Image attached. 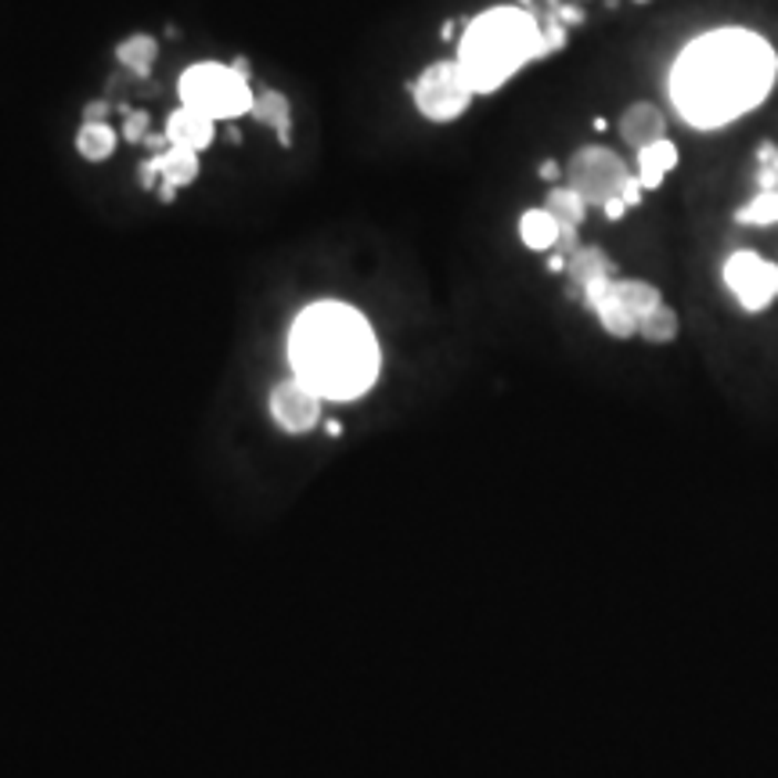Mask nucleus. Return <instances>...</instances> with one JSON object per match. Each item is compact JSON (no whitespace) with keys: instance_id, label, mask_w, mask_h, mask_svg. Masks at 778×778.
Wrapping results in <instances>:
<instances>
[{"instance_id":"2f4dec72","label":"nucleus","mask_w":778,"mask_h":778,"mask_svg":"<svg viewBox=\"0 0 778 778\" xmlns=\"http://www.w3.org/2000/svg\"><path fill=\"white\" fill-rule=\"evenodd\" d=\"M515 4H519V8H526V11H530V8H533V0H515Z\"/></svg>"},{"instance_id":"a878e982","label":"nucleus","mask_w":778,"mask_h":778,"mask_svg":"<svg viewBox=\"0 0 778 778\" xmlns=\"http://www.w3.org/2000/svg\"><path fill=\"white\" fill-rule=\"evenodd\" d=\"M109 112H112L109 101H91V105L83 109V123H109Z\"/></svg>"},{"instance_id":"412c9836","label":"nucleus","mask_w":778,"mask_h":778,"mask_svg":"<svg viewBox=\"0 0 778 778\" xmlns=\"http://www.w3.org/2000/svg\"><path fill=\"white\" fill-rule=\"evenodd\" d=\"M638 336H642L645 342H656V346L670 342V339L677 336V314L667 307V303H663V307H656L648 317H642Z\"/></svg>"},{"instance_id":"393cba45","label":"nucleus","mask_w":778,"mask_h":778,"mask_svg":"<svg viewBox=\"0 0 778 778\" xmlns=\"http://www.w3.org/2000/svg\"><path fill=\"white\" fill-rule=\"evenodd\" d=\"M642 181H638V173H631V181L624 184V192H620V198L627 202V209H634V206H642Z\"/></svg>"},{"instance_id":"a211bd4d","label":"nucleus","mask_w":778,"mask_h":778,"mask_svg":"<svg viewBox=\"0 0 778 778\" xmlns=\"http://www.w3.org/2000/svg\"><path fill=\"white\" fill-rule=\"evenodd\" d=\"M610 288H613V285H610ZM595 317H598V325H602L605 331H610V336H616V339L638 336V317H634L613 293H605V299L595 307Z\"/></svg>"},{"instance_id":"6e6552de","label":"nucleus","mask_w":778,"mask_h":778,"mask_svg":"<svg viewBox=\"0 0 778 778\" xmlns=\"http://www.w3.org/2000/svg\"><path fill=\"white\" fill-rule=\"evenodd\" d=\"M270 414L285 432H310L321 418V397L293 375L270 389Z\"/></svg>"},{"instance_id":"f3484780","label":"nucleus","mask_w":778,"mask_h":778,"mask_svg":"<svg viewBox=\"0 0 778 778\" xmlns=\"http://www.w3.org/2000/svg\"><path fill=\"white\" fill-rule=\"evenodd\" d=\"M155 54H158V43H155V37H149V33L126 37V40L120 43V48H115V58H120V65L134 72V76H149Z\"/></svg>"},{"instance_id":"f257e3e1","label":"nucleus","mask_w":778,"mask_h":778,"mask_svg":"<svg viewBox=\"0 0 778 778\" xmlns=\"http://www.w3.org/2000/svg\"><path fill=\"white\" fill-rule=\"evenodd\" d=\"M778 72L771 43L746 29H717L692 40L674 62L670 98L682 120L714 130L768 98Z\"/></svg>"},{"instance_id":"6ab92c4d","label":"nucleus","mask_w":778,"mask_h":778,"mask_svg":"<svg viewBox=\"0 0 778 778\" xmlns=\"http://www.w3.org/2000/svg\"><path fill=\"white\" fill-rule=\"evenodd\" d=\"M76 152L86 163H105L115 152V130L109 123H83V130L76 134Z\"/></svg>"},{"instance_id":"2eb2a0df","label":"nucleus","mask_w":778,"mask_h":778,"mask_svg":"<svg viewBox=\"0 0 778 778\" xmlns=\"http://www.w3.org/2000/svg\"><path fill=\"white\" fill-rule=\"evenodd\" d=\"M559 221L544 206L541 209H526L523 221H519V235H523V245L526 249H538V253H547L559 245Z\"/></svg>"},{"instance_id":"9d476101","label":"nucleus","mask_w":778,"mask_h":778,"mask_svg":"<svg viewBox=\"0 0 778 778\" xmlns=\"http://www.w3.org/2000/svg\"><path fill=\"white\" fill-rule=\"evenodd\" d=\"M213 130H216V123L209 120V115H202L195 109H184L181 105L166 120V141L177 144V149L202 152V149H209V144H213Z\"/></svg>"},{"instance_id":"4be33fe9","label":"nucleus","mask_w":778,"mask_h":778,"mask_svg":"<svg viewBox=\"0 0 778 778\" xmlns=\"http://www.w3.org/2000/svg\"><path fill=\"white\" fill-rule=\"evenodd\" d=\"M778 166V155L771 158ZM735 221L739 224H778V192H760L749 206H743L735 213Z\"/></svg>"},{"instance_id":"7ed1b4c3","label":"nucleus","mask_w":778,"mask_h":778,"mask_svg":"<svg viewBox=\"0 0 778 778\" xmlns=\"http://www.w3.org/2000/svg\"><path fill=\"white\" fill-rule=\"evenodd\" d=\"M544 29L541 19L526 8H490L469 22L458 48V65L475 94H490L530 65L533 58H544Z\"/></svg>"},{"instance_id":"ddd939ff","label":"nucleus","mask_w":778,"mask_h":778,"mask_svg":"<svg viewBox=\"0 0 778 778\" xmlns=\"http://www.w3.org/2000/svg\"><path fill=\"white\" fill-rule=\"evenodd\" d=\"M677 166V149H674V141H656V144H648V149L638 152V181L645 192H653V187H659L663 181H667V173Z\"/></svg>"},{"instance_id":"aec40b11","label":"nucleus","mask_w":778,"mask_h":778,"mask_svg":"<svg viewBox=\"0 0 778 778\" xmlns=\"http://www.w3.org/2000/svg\"><path fill=\"white\" fill-rule=\"evenodd\" d=\"M544 209L555 216L559 227H581L584 213H587V202H584V198L576 195L573 187L566 184V187H552V192H547Z\"/></svg>"},{"instance_id":"473e14b6","label":"nucleus","mask_w":778,"mask_h":778,"mask_svg":"<svg viewBox=\"0 0 778 778\" xmlns=\"http://www.w3.org/2000/svg\"><path fill=\"white\" fill-rule=\"evenodd\" d=\"M634 4H648V0H634Z\"/></svg>"},{"instance_id":"39448f33","label":"nucleus","mask_w":778,"mask_h":778,"mask_svg":"<svg viewBox=\"0 0 778 778\" xmlns=\"http://www.w3.org/2000/svg\"><path fill=\"white\" fill-rule=\"evenodd\" d=\"M627 181H631L627 163L613 149H602V144H587V149L576 152L566 166V184L587 202V206H598V209L624 192Z\"/></svg>"},{"instance_id":"7c9ffc66","label":"nucleus","mask_w":778,"mask_h":778,"mask_svg":"<svg viewBox=\"0 0 778 778\" xmlns=\"http://www.w3.org/2000/svg\"><path fill=\"white\" fill-rule=\"evenodd\" d=\"M173 195H177V187H173V184H163V187H158V198H163V202H173Z\"/></svg>"},{"instance_id":"5701e85b","label":"nucleus","mask_w":778,"mask_h":778,"mask_svg":"<svg viewBox=\"0 0 778 778\" xmlns=\"http://www.w3.org/2000/svg\"><path fill=\"white\" fill-rule=\"evenodd\" d=\"M541 29H544V43H547V51H559L562 43H566V22L559 19L555 8H547V14L541 19Z\"/></svg>"},{"instance_id":"c85d7f7f","label":"nucleus","mask_w":778,"mask_h":778,"mask_svg":"<svg viewBox=\"0 0 778 778\" xmlns=\"http://www.w3.org/2000/svg\"><path fill=\"white\" fill-rule=\"evenodd\" d=\"M538 173H541L544 181H555V177H559V163H552V158H547V163H541Z\"/></svg>"},{"instance_id":"1a4fd4ad","label":"nucleus","mask_w":778,"mask_h":778,"mask_svg":"<svg viewBox=\"0 0 778 778\" xmlns=\"http://www.w3.org/2000/svg\"><path fill=\"white\" fill-rule=\"evenodd\" d=\"M620 137H624L634 152H642L648 144L667 137V115L656 105H648V101H638V105H631L620 115Z\"/></svg>"},{"instance_id":"20e7f679","label":"nucleus","mask_w":778,"mask_h":778,"mask_svg":"<svg viewBox=\"0 0 778 778\" xmlns=\"http://www.w3.org/2000/svg\"><path fill=\"white\" fill-rule=\"evenodd\" d=\"M181 105L195 109L209 120H235V115H245L253 109V86L249 76H245V62L235 65H221V62H202L192 65L181 76Z\"/></svg>"},{"instance_id":"c756f323","label":"nucleus","mask_w":778,"mask_h":778,"mask_svg":"<svg viewBox=\"0 0 778 778\" xmlns=\"http://www.w3.org/2000/svg\"><path fill=\"white\" fill-rule=\"evenodd\" d=\"M547 270H566V256H562V253L547 256Z\"/></svg>"},{"instance_id":"dca6fc26","label":"nucleus","mask_w":778,"mask_h":778,"mask_svg":"<svg viewBox=\"0 0 778 778\" xmlns=\"http://www.w3.org/2000/svg\"><path fill=\"white\" fill-rule=\"evenodd\" d=\"M610 293L624 303V307L638 317V325H642V317H648L656 307H663V296H659V288L656 285H648V281H624V278H616Z\"/></svg>"},{"instance_id":"b1692460","label":"nucleus","mask_w":778,"mask_h":778,"mask_svg":"<svg viewBox=\"0 0 778 778\" xmlns=\"http://www.w3.org/2000/svg\"><path fill=\"white\" fill-rule=\"evenodd\" d=\"M123 137L126 141H149V112L141 109H126V120H123Z\"/></svg>"},{"instance_id":"4468645a","label":"nucleus","mask_w":778,"mask_h":778,"mask_svg":"<svg viewBox=\"0 0 778 778\" xmlns=\"http://www.w3.org/2000/svg\"><path fill=\"white\" fill-rule=\"evenodd\" d=\"M249 115L256 123L270 126L274 134L281 137V144H288V126H293V109H288V98L281 91H259Z\"/></svg>"},{"instance_id":"f8f14e48","label":"nucleus","mask_w":778,"mask_h":778,"mask_svg":"<svg viewBox=\"0 0 778 778\" xmlns=\"http://www.w3.org/2000/svg\"><path fill=\"white\" fill-rule=\"evenodd\" d=\"M149 163L158 173V181L173 184V187H184L198 177V152L177 149V144H166V152H155Z\"/></svg>"},{"instance_id":"cd10ccee","label":"nucleus","mask_w":778,"mask_h":778,"mask_svg":"<svg viewBox=\"0 0 778 778\" xmlns=\"http://www.w3.org/2000/svg\"><path fill=\"white\" fill-rule=\"evenodd\" d=\"M602 213L610 216V221H620V216L627 213V202L616 195V198H610V202H605V206H602Z\"/></svg>"},{"instance_id":"f03ea898","label":"nucleus","mask_w":778,"mask_h":778,"mask_svg":"<svg viewBox=\"0 0 778 778\" xmlns=\"http://www.w3.org/2000/svg\"><path fill=\"white\" fill-rule=\"evenodd\" d=\"M288 360L303 386L321 400H354L379 375V342L371 325L346 303H314L288 336Z\"/></svg>"},{"instance_id":"bb28decb","label":"nucleus","mask_w":778,"mask_h":778,"mask_svg":"<svg viewBox=\"0 0 778 778\" xmlns=\"http://www.w3.org/2000/svg\"><path fill=\"white\" fill-rule=\"evenodd\" d=\"M555 14H559V19L566 22V25H581V22H584V11L576 8V4H559Z\"/></svg>"},{"instance_id":"423d86ee","label":"nucleus","mask_w":778,"mask_h":778,"mask_svg":"<svg viewBox=\"0 0 778 778\" xmlns=\"http://www.w3.org/2000/svg\"><path fill=\"white\" fill-rule=\"evenodd\" d=\"M414 105L418 112L432 123H451L461 112L469 109V101L475 98V91L469 86L465 72H461L458 58L454 62H437L429 65L422 76L414 80Z\"/></svg>"},{"instance_id":"9b49d317","label":"nucleus","mask_w":778,"mask_h":778,"mask_svg":"<svg viewBox=\"0 0 778 778\" xmlns=\"http://www.w3.org/2000/svg\"><path fill=\"white\" fill-rule=\"evenodd\" d=\"M566 274H570V296H581L587 281L613 278L616 267L602 249H595V245H581V249L566 259Z\"/></svg>"},{"instance_id":"0eeeda50","label":"nucleus","mask_w":778,"mask_h":778,"mask_svg":"<svg viewBox=\"0 0 778 778\" xmlns=\"http://www.w3.org/2000/svg\"><path fill=\"white\" fill-rule=\"evenodd\" d=\"M725 281L735 293V299L743 303V310H749V314L771 307V299L778 296V267L749 249H739V253L728 256Z\"/></svg>"}]
</instances>
